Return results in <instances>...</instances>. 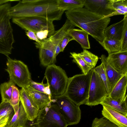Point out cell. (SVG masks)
<instances>
[{"label":"cell","mask_w":127,"mask_h":127,"mask_svg":"<svg viewBox=\"0 0 127 127\" xmlns=\"http://www.w3.org/2000/svg\"><path fill=\"white\" fill-rule=\"evenodd\" d=\"M64 12L57 0H23L11 7L9 14L12 18L38 16L53 21L60 20Z\"/></svg>","instance_id":"1"},{"label":"cell","mask_w":127,"mask_h":127,"mask_svg":"<svg viewBox=\"0 0 127 127\" xmlns=\"http://www.w3.org/2000/svg\"><path fill=\"white\" fill-rule=\"evenodd\" d=\"M68 20L90 35L99 43L104 39V32L110 22V18L93 13L85 8H80L65 12Z\"/></svg>","instance_id":"2"},{"label":"cell","mask_w":127,"mask_h":127,"mask_svg":"<svg viewBox=\"0 0 127 127\" xmlns=\"http://www.w3.org/2000/svg\"><path fill=\"white\" fill-rule=\"evenodd\" d=\"M92 73V69L87 73L78 74L68 78L65 96L79 106L87 104Z\"/></svg>","instance_id":"3"},{"label":"cell","mask_w":127,"mask_h":127,"mask_svg":"<svg viewBox=\"0 0 127 127\" xmlns=\"http://www.w3.org/2000/svg\"><path fill=\"white\" fill-rule=\"evenodd\" d=\"M11 7L10 2L0 5V54L7 57L11 54L15 41L10 21Z\"/></svg>","instance_id":"4"},{"label":"cell","mask_w":127,"mask_h":127,"mask_svg":"<svg viewBox=\"0 0 127 127\" xmlns=\"http://www.w3.org/2000/svg\"><path fill=\"white\" fill-rule=\"evenodd\" d=\"M45 77L49 87L52 98L63 96L68 83V78L65 71L55 64L47 66Z\"/></svg>","instance_id":"5"},{"label":"cell","mask_w":127,"mask_h":127,"mask_svg":"<svg viewBox=\"0 0 127 127\" xmlns=\"http://www.w3.org/2000/svg\"><path fill=\"white\" fill-rule=\"evenodd\" d=\"M38 127H67L57 106L51 102L40 109L36 118Z\"/></svg>","instance_id":"6"},{"label":"cell","mask_w":127,"mask_h":127,"mask_svg":"<svg viewBox=\"0 0 127 127\" xmlns=\"http://www.w3.org/2000/svg\"><path fill=\"white\" fill-rule=\"evenodd\" d=\"M7 58L5 70L9 74V80L22 88L29 85L32 80L27 65L21 61L12 59L9 56Z\"/></svg>","instance_id":"7"},{"label":"cell","mask_w":127,"mask_h":127,"mask_svg":"<svg viewBox=\"0 0 127 127\" xmlns=\"http://www.w3.org/2000/svg\"><path fill=\"white\" fill-rule=\"evenodd\" d=\"M51 102L57 106L68 126L76 125L79 122L81 116L79 106L67 97L63 95L52 98Z\"/></svg>","instance_id":"8"},{"label":"cell","mask_w":127,"mask_h":127,"mask_svg":"<svg viewBox=\"0 0 127 127\" xmlns=\"http://www.w3.org/2000/svg\"><path fill=\"white\" fill-rule=\"evenodd\" d=\"M12 20L13 23L22 29L31 31L35 34L39 31L47 30L49 32V37L55 31L53 21L43 17L29 16L13 18Z\"/></svg>","instance_id":"9"},{"label":"cell","mask_w":127,"mask_h":127,"mask_svg":"<svg viewBox=\"0 0 127 127\" xmlns=\"http://www.w3.org/2000/svg\"><path fill=\"white\" fill-rule=\"evenodd\" d=\"M108 95L103 82L93 68L86 105L92 106L100 104Z\"/></svg>","instance_id":"10"},{"label":"cell","mask_w":127,"mask_h":127,"mask_svg":"<svg viewBox=\"0 0 127 127\" xmlns=\"http://www.w3.org/2000/svg\"><path fill=\"white\" fill-rule=\"evenodd\" d=\"M112 0H85L84 6L90 11L102 17L109 18L115 11Z\"/></svg>","instance_id":"11"},{"label":"cell","mask_w":127,"mask_h":127,"mask_svg":"<svg viewBox=\"0 0 127 127\" xmlns=\"http://www.w3.org/2000/svg\"><path fill=\"white\" fill-rule=\"evenodd\" d=\"M74 27L75 26L67 19L61 28L55 31L48 38L46 39L54 49L56 56L61 52L60 44L63 37Z\"/></svg>","instance_id":"12"},{"label":"cell","mask_w":127,"mask_h":127,"mask_svg":"<svg viewBox=\"0 0 127 127\" xmlns=\"http://www.w3.org/2000/svg\"><path fill=\"white\" fill-rule=\"evenodd\" d=\"M108 63L119 73H127V51L119 52L108 55L106 57Z\"/></svg>","instance_id":"13"},{"label":"cell","mask_w":127,"mask_h":127,"mask_svg":"<svg viewBox=\"0 0 127 127\" xmlns=\"http://www.w3.org/2000/svg\"><path fill=\"white\" fill-rule=\"evenodd\" d=\"M20 99L28 119L33 121L35 119L40 110L24 88H22L20 91Z\"/></svg>","instance_id":"14"},{"label":"cell","mask_w":127,"mask_h":127,"mask_svg":"<svg viewBox=\"0 0 127 127\" xmlns=\"http://www.w3.org/2000/svg\"><path fill=\"white\" fill-rule=\"evenodd\" d=\"M102 105L103 117L119 127H127V116L105 105Z\"/></svg>","instance_id":"15"},{"label":"cell","mask_w":127,"mask_h":127,"mask_svg":"<svg viewBox=\"0 0 127 127\" xmlns=\"http://www.w3.org/2000/svg\"><path fill=\"white\" fill-rule=\"evenodd\" d=\"M106 57L105 55L102 54L100 59L103 64L106 73L109 94L116 84L124 74L119 73L113 68L107 62Z\"/></svg>","instance_id":"16"},{"label":"cell","mask_w":127,"mask_h":127,"mask_svg":"<svg viewBox=\"0 0 127 127\" xmlns=\"http://www.w3.org/2000/svg\"><path fill=\"white\" fill-rule=\"evenodd\" d=\"M36 47L39 49V56L40 63L45 66L54 64L56 57L54 50L50 47L35 43Z\"/></svg>","instance_id":"17"},{"label":"cell","mask_w":127,"mask_h":127,"mask_svg":"<svg viewBox=\"0 0 127 127\" xmlns=\"http://www.w3.org/2000/svg\"><path fill=\"white\" fill-rule=\"evenodd\" d=\"M127 22V15L124 16L120 21L107 27L104 30V38H108L121 40L126 23Z\"/></svg>","instance_id":"18"},{"label":"cell","mask_w":127,"mask_h":127,"mask_svg":"<svg viewBox=\"0 0 127 127\" xmlns=\"http://www.w3.org/2000/svg\"><path fill=\"white\" fill-rule=\"evenodd\" d=\"M24 88L39 110L52 101L50 95L36 91L29 85Z\"/></svg>","instance_id":"19"},{"label":"cell","mask_w":127,"mask_h":127,"mask_svg":"<svg viewBox=\"0 0 127 127\" xmlns=\"http://www.w3.org/2000/svg\"><path fill=\"white\" fill-rule=\"evenodd\" d=\"M127 86V73L124 74L116 84L108 96L112 99L122 101L126 95Z\"/></svg>","instance_id":"20"},{"label":"cell","mask_w":127,"mask_h":127,"mask_svg":"<svg viewBox=\"0 0 127 127\" xmlns=\"http://www.w3.org/2000/svg\"><path fill=\"white\" fill-rule=\"evenodd\" d=\"M28 119L23 105L20 101L18 110L5 127H24Z\"/></svg>","instance_id":"21"},{"label":"cell","mask_w":127,"mask_h":127,"mask_svg":"<svg viewBox=\"0 0 127 127\" xmlns=\"http://www.w3.org/2000/svg\"><path fill=\"white\" fill-rule=\"evenodd\" d=\"M100 104L105 105L127 116V96L123 100L120 101L112 99L107 96Z\"/></svg>","instance_id":"22"},{"label":"cell","mask_w":127,"mask_h":127,"mask_svg":"<svg viewBox=\"0 0 127 127\" xmlns=\"http://www.w3.org/2000/svg\"><path fill=\"white\" fill-rule=\"evenodd\" d=\"M69 33L74 40L78 42L83 49L90 48L88 38V34L85 31L78 29H73L69 32Z\"/></svg>","instance_id":"23"},{"label":"cell","mask_w":127,"mask_h":127,"mask_svg":"<svg viewBox=\"0 0 127 127\" xmlns=\"http://www.w3.org/2000/svg\"><path fill=\"white\" fill-rule=\"evenodd\" d=\"M85 0H57L58 6L64 11H71L83 8Z\"/></svg>","instance_id":"24"},{"label":"cell","mask_w":127,"mask_h":127,"mask_svg":"<svg viewBox=\"0 0 127 127\" xmlns=\"http://www.w3.org/2000/svg\"><path fill=\"white\" fill-rule=\"evenodd\" d=\"M99 43L107 52L108 55L120 51L121 40L105 38L102 42Z\"/></svg>","instance_id":"25"},{"label":"cell","mask_w":127,"mask_h":127,"mask_svg":"<svg viewBox=\"0 0 127 127\" xmlns=\"http://www.w3.org/2000/svg\"><path fill=\"white\" fill-rule=\"evenodd\" d=\"M16 85L10 80L0 85V91L1 102H9L11 99L13 86Z\"/></svg>","instance_id":"26"},{"label":"cell","mask_w":127,"mask_h":127,"mask_svg":"<svg viewBox=\"0 0 127 127\" xmlns=\"http://www.w3.org/2000/svg\"><path fill=\"white\" fill-rule=\"evenodd\" d=\"M111 6L115 11L110 17L119 15H127V0H112Z\"/></svg>","instance_id":"27"},{"label":"cell","mask_w":127,"mask_h":127,"mask_svg":"<svg viewBox=\"0 0 127 127\" xmlns=\"http://www.w3.org/2000/svg\"><path fill=\"white\" fill-rule=\"evenodd\" d=\"M70 57L73 58V62L77 65L83 74H86L93 69L85 62L79 53L74 52H70Z\"/></svg>","instance_id":"28"},{"label":"cell","mask_w":127,"mask_h":127,"mask_svg":"<svg viewBox=\"0 0 127 127\" xmlns=\"http://www.w3.org/2000/svg\"><path fill=\"white\" fill-rule=\"evenodd\" d=\"M79 55L85 62L93 68H95L98 59V57L86 49H83Z\"/></svg>","instance_id":"29"},{"label":"cell","mask_w":127,"mask_h":127,"mask_svg":"<svg viewBox=\"0 0 127 127\" xmlns=\"http://www.w3.org/2000/svg\"><path fill=\"white\" fill-rule=\"evenodd\" d=\"M15 113L14 109L9 102H1L0 103V117H8L10 121Z\"/></svg>","instance_id":"30"},{"label":"cell","mask_w":127,"mask_h":127,"mask_svg":"<svg viewBox=\"0 0 127 127\" xmlns=\"http://www.w3.org/2000/svg\"><path fill=\"white\" fill-rule=\"evenodd\" d=\"M91 127H119L104 117L100 118H95L93 121Z\"/></svg>","instance_id":"31"},{"label":"cell","mask_w":127,"mask_h":127,"mask_svg":"<svg viewBox=\"0 0 127 127\" xmlns=\"http://www.w3.org/2000/svg\"><path fill=\"white\" fill-rule=\"evenodd\" d=\"M20 91L15 85L13 87L12 92L9 103L12 106L15 113L19 108L20 102Z\"/></svg>","instance_id":"32"},{"label":"cell","mask_w":127,"mask_h":127,"mask_svg":"<svg viewBox=\"0 0 127 127\" xmlns=\"http://www.w3.org/2000/svg\"><path fill=\"white\" fill-rule=\"evenodd\" d=\"M43 80L41 83L36 82L32 80L29 85L36 91L51 95L49 86L47 83L44 84Z\"/></svg>","instance_id":"33"},{"label":"cell","mask_w":127,"mask_h":127,"mask_svg":"<svg viewBox=\"0 0 127 127\" xmlns=\"http://www.w3.org/2000/svg\"><path fill=\"white\" fill-rule=\"evenodd\" d=\"M95 71L98 75L103 82L108 93L109 91L107 76L103 64H101L94 68Z\"/></svg>","instance_id":"34"},{"label":"cell","mask_w":127,"mask_h":127,"mask_svg":"<svg viewBox=\"0 0 127 127\" xmlns=\"http://www.w3.org/2000/svg\"><path fill=\"white\" fill-rule=\"evenodd\" d=\"M127 51V22L121 40V51Z\"/></svg>","instance_id":"35"},{"label":"cell","mask_w":127,"mask_h":127,"mask_svg":"<svg viewBox=\"0 0 127 127\" xmlns=\"http://www.w3.org/2000/svg\"><path fill=\"white\" fill-rule=\"evenodd\" d=\"M73 40H74L73 38L69 33L66 34L63 37L61 43V52H63L68 43L70 41Z\"/></svg>","instance_id":"36"},{"label":"cell","mask_w":127,"mask_h":127,"mask_svg":"<svg viewBox=\"0 0 127 127\" xmlns=\"http://www.w3.org/2000/svg\"><path fill=\"white\" fill-rule=\"evenodd\" d=\"M49 32L47 30L39 31L35 33L37 38L40 40L47 38L48 36Z\"/></svg>","instance_id":"37"},{"label":"cell","mask_w":127,"mask_h":127,"mask_svg":"<svg viewBox=\"0 0 127 127\" xmlns=\"http://www.w3.org/2000/svg\"><path fill=\"white\" fill-rule=\"evenodd\" d=\"M26 35L29 38L32 40H34L36 43L40 44L41 42L37 37L35 33L31 31H27L26 32Z\"/></svg>","instance_id":"38"},{"label":"cell","mask_w":127,"mask_h":127,"mask_svg":"<svg viewBox=\"0 0 127 127\" xmlns=\"http://www.w3.org/2000/svg\"><path fill=\"white\" fill-rule=\"evenodd\" d=\"M10 121L9 118L8 117H0V127H5Z\"/></svg>","instance_id":"39"},{"label":"cell","mask_w":127,"mask_h":127,"mask_svg":"<svg viewBox=\"0 0 127 127\" xmlns=\"http://www.w3.org/2000/svg\"><path fill=\"white\" fill-rule=\"evenodd\" d=\"M24 127H38L36 118L33 121H31L28 119Z\"/></svg>","instance_id":"40"},{"label":"cell","mask_w":127,"mask_h":127,"mask_svg":"<svg viewBox=\"0 0 127 127\" xmlns=\"http://www.w3.org/2000/svg\"><path fill=\"white\" fill-rule=\"evenodd\" d=\"M19 0H0V5L12 1H19Z\"/></svg>","instance_id":"41"}]
</instances>
